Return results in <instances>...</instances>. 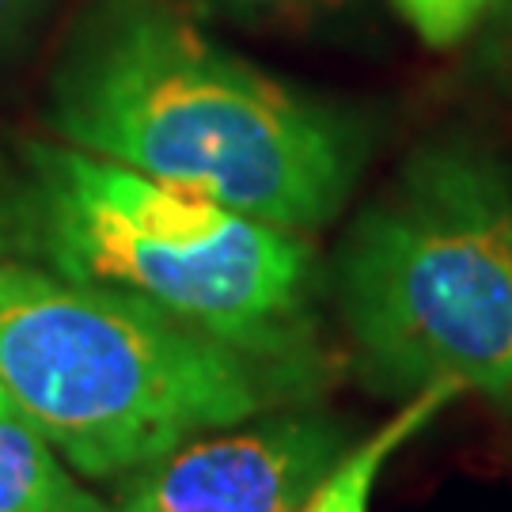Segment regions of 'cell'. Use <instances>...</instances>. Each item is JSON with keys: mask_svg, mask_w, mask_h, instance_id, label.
Here are the masks:
<instances>
[{"mask_svg": "<svg viewBox=\"0 0 512 512\" xmlns=\"http://www.w3.org/2000/svg\"><path fill=\"white\" fill-rule=\"evenodd\" d=\"M46 122L65 145L285 232L346 205L365 141L346 114L220 50L160 0H107L76 31Z\"/></svg>", "mask_w": 512, "mask_h": 512, "instance_id": "6da1fadb", "label": "cell"}, {"mask_svg": "<svg viewBox=\"0 0 512 512\" xmlns=\"http://www.w3.org/2000/svg\"><path fill=\"white\" fill-rule=\"evenodd\" d=\"M0 255L171 311L266 365L315 376V258L243 217L73 145L27 141L0 198Z\"/></svg>", "mask_w": 512, "mask_h": 512, "instance_id": "7a4b0ae2", "label": "cell"}, {"mask_svg": "<svg viewBox=\"0 0 512 512\" xmlns=\"http://www.w3.org/2000/svg\"><path fill=\"white\" fill-rule=\"evenodd\" d=\"M304 384L141 296L0 262V387L84 478L126 482Z\"/></svg>", "mask_w": 512, "mask_h": 512, "instance_id": "3957f363", "label": "cell"}, {"mask_svg": "<svg viewBox=\"0 0 512 512\" xmlns=\"http://www.w3.org/2000/svg\"><path fill=\"white\" fill-rule=\"evenodd\" d=\"M338 311L384 391L459 384L512 414V179L475 145H433L357 217Z\"/></svg>", "mask_w": 512, "mask_h": 512, "instance_id": "277c9868", "label": "cell"}, {"mask_svg": "<svg viewBox=\"0 0 512 512\" xmlns=\"http://www.w3.org/2000/svg\"><path fill=\"white\" fill-rule=\"evenodd\" d=\"M349 444L334 414L266 410L129 475L110 512H300Z\"/></svg>", "mask_w": 512, "mask_h": 512, "instance_id": "5b68a950", "label": "cell"}, {"mask_svg": "<svg viewBox=\"0 0 512 512\" xmlns=\"http://www.w3.org/2000/svg\"><path fill=\"white\" fill-rule=\"evenodd\" d=\"M459 395H463L459 384L421 387L384 429L349 444V452L330 467V475L315 486V494L308 497V505L300 512H368L372 509V490L380 482L387 459L395 456L406 440L418 437L429 421H437V414H444Z\"/></svg>", "mask_w": 512, "mask_h": 512, "instance_id": "8992f818", "label": "cell"}, {"mask_svg": "<svg viewBox=\"0 0 512 512\" xmlns=\"http://www.w3.org/2000/svg\"><path fill=\"white\" fill-rule=\"evenodd\" d=\"M0 512H110L23 414H0Z\"/></svg>", "mask_w": 512, "mask_h": 512, "instance_id": "52a82bcc", "label": "cell"}, {"mask_svg": "<svg viewBox=\"0 0 512 512\" xmlns=\"http://www.w3.org/2000/svg\"><path fill=\"white\" fill-rule=\"evenodd\" d=\"M429 46H456L494 0H391Z\"/></svg>", "mask_w": 512, "mask_h": 512, "instance_id": "ba28073f", "label": "cell"}, {"mask_svg": "<svg viewBox=\"0 0 512 512\" xmlns=\"http://www.w3.org/2000/svg\"><path fill=\"white\" fill-rule=\"evenodd\" d=\"M31 4H35V0H0V42L12 38V31H16L19 23L27 19V12H31Z\"/></svg>", "mask_w": 512, "mask_h": 512, "instance_id": "9c48e42d", "label": "cell"}, {"mask_svg": "<svg viewBox=\"0 0 512 512\" xmlns=\"http://www.w3.org/2000/svg\"><path fill=\"white\" fill-rule=\"evenodd\" d=\"M236 8H247V12H296V8H308L315 0H228Z\"/></svg>", "mask_w": 512, "mask_h": 512, "instance_id": "30bf717a", "label": "cell"}, {"mask_svg": "<svg viewBox=\"0 0 512 512\" xmlns=\"http://www.w3.org/2000/svg\"><path fill=\"white\" fill-rule=\"evenodd\" d=\"M0 414H16V406H12V399L4 395V387H0Z\"/></svg>", "mask_w": 512, "mask_h": 512, "instance_id": "8fae6325", "label": "cell"}]
</instances>
